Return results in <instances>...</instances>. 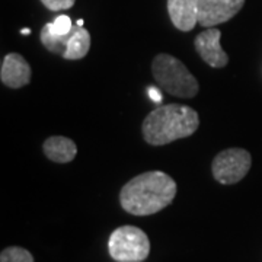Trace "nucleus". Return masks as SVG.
<instances>
[{"label":"nucleus","mask_w":262,"mask_h":262,"mask_svg":"<svg viewBox=\"0 0 262 262\" xmlns=\"http://www.w3.org/2000/svg\"><path fill=\"white\" fill-rule=\"evenodd\" d=\"M177 182L162 170L144 172L130 179L120 192V204L133 215H151L172 204Z\"/></svg>","instance_id":"f257e3e1"},{"label":"nucleus","mask_w":262,"mask_h":262,"mask_svg":"<svg viewBox=\"0 0 262 262\" xmlns=\"http://www.w3.org/2000/svg\"><path fill=\"white\" fill-rule=\"evenodd\" d=\"M200 125L195 110L187 105L169 103L153 110L141 124L143 139L150 146H165L192 136Z\"/></svg>","instance_id":"f03ea898"},{"label":"nucleus","mask_w":262,"mask_h":262,"mask_svg":"<svg viewBox=\"0 0 262 262\" xmlns=\"http://www.w3.org/2000/svg\"><path fill=\"white\" fill-rule=\"evenodd\" d=\"M151 75L163 91L178 98H194L200 84L188 67L177 57L162 53L153 58Z\"/></svg>","instance_id":"7ed1b4c3"},{"label":"nucleus","mask_w":262,"mask_h":262,"mask_svg":"<svg viewBox=\"0 0 262 262\" xmlns=\"http://www.w3.org/2000/svg\"><path fill=\"white\" fill-rule=\"evenodd\" d=\"M108 249L114 261L141 262L149 256L150 241L140 227L121 226L110 236Z\"/></svg>","instance_id":"20e7f679"},{"label":"nucleus","mask_w":262,"mask_h":262,"mask_svg":"<svg viewBox=\"0 0 262 262\" xmlns=\"http://www.w3.org/2000/svg\"><path fill=\"white\" fill-rule=\"evenodd\" d=\"M252 165V156L248 150L232 147L215 155L211 163V172L217 182L223 185H233L248 175Z\"/></svg>","instance_id":"39448f33"},{"label":"nucleus","mask_w":262,"mask_h":262,"mask_svg":"<svg viewBox=\"0 0 262 262\" xmlns=\"http://www.w3.org/2000/svg\"><path fill=\"white\" fill-rule=\"evenodd\" d=\"M245 0H198V24L213 28L236 16Z\"/></svg>","instance_id":"423d86ee"},{"label":"nucleus","mask_w":262,"mask_h":262,"mask_svg":"<svg viewBox=\"0 0 262 262\" xmlns=\"http://www.w3.org/2000/svg\"><path fill=\"white\" fill-rule=\"evenodd\" d=\"M222 32L217 28H207L198 34L194 39V47L196 53L203 58V61L210 67L222 69L229 63V56L220 46Z\"/></svg>","instance_id":"0eeeda50"},{"label":"nucleus","mask_w":262,"mask_h":262,"mask_svg":"<svg viewBox=\"0 0 262 262\" xmlns=\"http://www.w3.org/2000/svg\"><path fill=\"white\" fill-rule=\"evenodd\" d=\"M0 80L10 89L24 88L31 80V66L18 53H9L2 61Z\"/></svg>","instance_id":"6e6552de"},{"label":"nucleus","mask_w":262,"mask_h":262,"mask_svg":"<svg viewBox=\"0 0 262 262\" xmlns=\"http://www.w3.org/2000/svg\"><path fill=\"white\" fill-rule=\"evenodd\" d=\"M168 12L179 31L188 32L198 24V0H168Z\"/></svg>","instance_id":"1a4fd4ad"},{"label":"nucleus","mask_w":262,"mask_h":262,"mask_svg":"<svg viewBox=\"0 0 262 262\" xmlns=\"http://www.w3.org/2000/svg\"><path fill=\"white\" fill-rule=\"evenodd\" d=\"M42 150L48 159L56 163H69L77 155V146L75 141L64 136L48 137L42 144Z\"/></svg>","instance_id":"9d476101"},{"label":"nucleus","mask_w":262,"mask_h":262,"mask_svg":"<svg viewBox=\"0 0 262 262\" xmlns=\"http://www.w3.org/2000/svg\"><path fill=\"white\" fill-rule=\"evenodd\" d=\"M89 50H91L89 31L76 24L72 29V35L67 42V50H66L63 58L64 60H80L89 53Z\"/></svg>","instance_id":"9b49d317"},{"label":"nucleus","mask_w":262,"mask_h":262,"mask_svg":"<svg viewBox=\"0 0 262 262\" xmlns=\"http://www.w3.org/2000/svg\"><path fill=\"white\" fill-rule=\"evenodd\" d=\"M70 35H72V31L69 34H66V35H56V34L51 32L50 24H46L41 29V32H39V39H41V44L47 48L50 53L63 57L66 50H67V42L70 39Z\"/></svg>","instance_id":"f8f14e48"},{"label":"nucleus","mask_w":262,"mask_h":262,"mask_svg":"<svg viewBox=\"0 0 262 262\" xmlns=\"http://www.w3.org/2000/svg\"><path fill=\"white\" fill-rule=\"evenodd\" d=\"M0 262H34V256L20 246H9L0 253Z\"/></svg>","instance_id":"ddd939ff"},{"label":"nucleus","mask_w":262,"mask_h":262,"mask_svg":"<svg viewBox=\"0 0 262 262\" xmlns=\"http://www.w3.org/2000/svg\"><path fill=\"white\" fill-rule=\"evenodd\" d=\"M50 29L56 35H66L73 29V22L67 15H60L54 19V22H50Z\"/></svg>","instance_id":"4468645a"},{"label":"nucleus","mask_w":262,"mask_h":262,"mask_svg":"<svg viewBox=\"0 0 262 262\" xmlns=\"http://www.w3.org/2000/svg\"><path fill=\"white\" fill-rule=\"evenodd\" d=\"M75 2L76 0H41V3L53 12L70 9L75 5Z\"/></svg>","instance_id":"2eb2a0df"},{"label":"nucleus","mask_w":262,"mask_h":262,"mask_svg":"<svg viewBox=\"0 0 262 262\" xmlns=\"http://www.w3.org/2000/svg\"><path fill=\"white\" fill-rule=\"evenodd\" d=\"M147 92H149V96L151 101H155V102H162V94H160V91L158 88H149L147 89Z\"/></svg>","instance_id":"dca6fc26"},{"label":"nucleus","mask_w":262,"mask_h":262,"mask_svg":"<svg viewBox=\"0 0 262 262\" xmlns=\"http://www.w3.org/2000/svg\"><path fill=\"white\" fill-rule=\"evenodd\" d=\"M20 34H22V35H29V34H31V29L24 28L22 31H20Z\"/></svg>","instance_id":"f3484780"},{"label":"nucleus","mask_w":262,"mask_h":262,"mask_svg":"<svg viewBox=\"0 0 262 262\" xmlns=\"http://www.w3.org/2000/svg\"><path fill=\"white\" fill-rule=\"evenodd\" d=\"M76 24H77V25H80V27H83V19H79Z\"/></svg>","instance_id":"a211bd4d"}]
</instances>
